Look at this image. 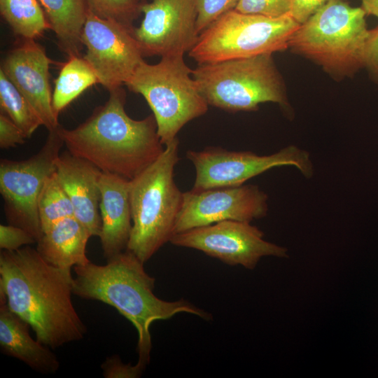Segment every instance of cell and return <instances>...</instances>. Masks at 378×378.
Returning <instances> with one entry per match:
<instances>
[{
    "label": "cell",
    "mask_w": 378,
    "mask_h": 378,
    "mask_svg": "<svg viewBox=\"0 0 378 378\" xmlns=\"http://www.w3.org/2000/svg\"><path fill=\"white\" fill-rule=\"evenodd\" d=\"M73 286L71 269L50 265L29 246L0 253V293L50 348L80 340L87 332L73 304Z\"/></svg>",
    "instance_id": "obj_1"
},
{
    "label": "cell",
    "mask_w": 378,
    "mask_h": 378,
    "mask_svg": "<svg viewBox=\"0 0 378 378\" xmlns=\"http://www.w3.org/2000/svg\"><path fill=\"white\" fill-rule=\"evenodd\" d=\"M106 265L89 262L74 266L73 294L112 306L130 321L138 333V363L146 367L150 362L151 324L186 312L202 319L211 314L185 299L165 301L153 293L155 279L145 270L144 263L125 250L106 260Z\"/></svg>",
    "instance_id": "obj_2"
},
{
    "label": "cell",
    "mask_w": 378,
    "mask_h": 378,
    "mask_svg": "<svg viewBox=\"0 0 378 378\" xmlns=\"http://www.w3.org/2000/svg\"><path fill=\"white\" fill-rule=\"evenodd\" d=\"M109 92L106 102L74 129L59 127L68 151L104 173L134 179L153 164L164 148L153 115L131 118L125 110L126 93L120 87Z\"/></svg>",
    "instance_id": "obj_3"
},
{
    "label": "cell",
    "mask_w": 378,
    "mask_h": 378,
    "mask_svg": "<svg viewBox=\"0 0 378 378\" xmlns=\"http://www.w3.org/2000/svg\"><path fill=\"white\" fill-rule=\"evenodd\" d=\"M178 146L176 138L153 164L130 181L132 227L127 250L144 263L170 241L182 207L183 192L174 178Z\"/></svg>",
    "instance_id": "obj_4"
},
{
    "label": "cell",
    "mask_w": 378,
    "mask_h": 378,
    "mask_svg": "<svg viewBox=\"0 0 378 378\" xmlns=\"http://www.w3.org/2000/svg\"><path fill=\"white\" fill-rule=\"evenodd\" d=\"M366 13L343 0H330L293 34L288 47L335 76L363 67L369 29Z\"/></svg>",
    "instance_id": "obj_5"
},
{
    "label": "cell",
    "mask_w": 378,
    "mask_h": 378,
    "mask_svg": "<svg viewBox=\"0 0 378 378\" xmlns=\"http://www.w3.org/2000/svg\"><path fill=\"white\" fill-rule=\"evenodd\" d=\"M192 76L209 106L227 112L257 111L265 102L288 106L272 54L198 64Z\"/></svg>",
    "instance_id": "obj_6"
},
{
    "label": "cell",
    "mask_w": 378,
    "mask_h": 378,
    "mask_svg": "<svg viewBox=\"0 0 378 378\" xmlns=\"http://www.w3.org/2000/svg\"><path fill=\"white\" fill-rule=\"evenodd\" d=\"M183 56L162 57L154 64L144 60L125 83L130 91L140 94L147 102L164 146L177 138L185 125L205 114L209 108Z\"/></svg>",
    "instance_id": "obj_7"
},
{
    "label": "cell",
    "mask_w": 378,
    "mask_h": 378,
    "mask_svg": "<svg viewBox=\"0 0 378 378\" xmlns=\"http://www.w3.org/2000/svg\"><path fill=\"white\" fill-rule=\"evenodd\" d=\"M300 25L290 15L274 18L234 9L201 32L188 54L197 64L272 54L288 48Z\"/></svg>",
    "instance_id": "obj_8"
},
{
    "label": "cell",
    "mask_w": 378,
    "mask_h": 378,
    "mask_svg": "<svg viewBox=\"0 0 378 378\" xmlns=\"http://www.w3.org/2000/svg\"><path fill=\"white\" fill-rule=\"evenodd\" d=\"M59 127L49 131L44 145L31 158L0 162V192L8 224L23 228L36 242L43 235L38 196L47 178L56 171L55 162L64 145Z\"/></svg>",
    "instance_id": "obj_9"
},
{
    "label": "cell",
    "mask_w": 378,
    "mask_h": 378,
    "mask_svg": "<svg viewBox=\"0 0 378 378\" xmlns=\"http://www.w3.org/2000/svg\"><path fill=\"white\" fill-rule=\"evenodd\" d=\"M186 158L195 168L192 188L195 190L241 186L272 168L281 166H294L307 178L314 175L309 153L294 145L267 155L209 146L198 151L188 150Z\"/></svg>",
    "instance_id": "obj_10"
},
{
    "label": "cell",
    "mask_w": 378,
    "mask_h": 378,
    "mask_svg": "<svg viewBox=\"0 0 378 378\" xmlns=\"http://www.w3.org/2000/svg\"><path fill=\"white\" fill-rule=\"evenodd\" d=\"M249 222L223 220L174 234L173 245L200 251L225 264L253 270L265 256L286 258L287 249L263 239Z\"/></svg>",
    "instance_id": "obj_11"
},
{
    "label": "cell",
    "mask_w": 378,
    "mask_h": 378,
    "mask_svg": "<svg viewBox=\"0 0 378 378\" xmlns=\"http://www.w3.org/2000/svg\"><path fill=\"white\" fill-rule=\"evenodd\" d=\"M80 40L86 48L83 58L93 69L99 83L108 91L125 85L144 61L133 31L89 10Z\"/></svg>",
    "instance_id": "obj_12"
},
{
    "label": "cell",
    "mask_w": 378,
    "mask_h": 378,
    "mask_svg": "<svg viewBox=\"0 0 378 378\" xmlns=\"http://www.w3.org/2000/svg\"><path fill=\"white\" fill-rule=\"evenodd\" d=\"M144 18L133 34L144 56L184 55L197 42V11L194 0L142 2Z\"/></svg>",
    "instance_id": "obj_13"
},
{
    "label": "cell",
    "mask_w": 378,
    "mask_h": 378,
    "mask_svg": "<svg viewBox=\"0 0 378 378\" xmlns=\"http://www.w3.org/2000/svg\"><path fill=\"white\" fill-rule=\"evenodd\" d=\"M268 196L256 185L191 189L183 201L174 234L223 220L251 222L268 211Z\"/></svg>",
    "instance_id": "obj_14"
},
{
    "label": "cell",
    "mask_w": 378,
    "mask_h": 378,
    "mask_svg": "<svg viewBox=\"0 0 378 378\" xmlns=\"http://www.w3.org/2000/svg\"><path fill=\"white\" fill-rule=\"evenodd\" d=\"M7 54L1 70L28 100L49 131L60 125L52 108L49 69L54 62L35 39H24Z\"/></svg>",
    "instance_id": "obj_15"
},
{
    "label": "cell",
    "mask_w": 378,
    "mask_h": 378,
    "mask_svg": "<svg viewBox=\"0 0 378 378\" xmlns=\"http://www.w3.org/2000/svg\"><path fill=\"white\" fill-rule=\"evenodd\" d=\"M55 164L57 178L72 203L74 217L88 229L91 236L99 237L102 230L99 179L102 172L68 150L59 154Z\"/></svg>",
    "instance_id": "obj_16"
},
{
    "label": "cell",
    "mask_w": 378,
    "mask_h": 378,
    "mask_svg": "<svg viewBox=\"0 0 378 378\" xmlns=\"http://www.w3.org/2000/svg\"><path fill=\"white\" fill-rule=\"evenodd\" d=\"M99 188L102 230L99 237L103 255L108 260L127 247L132 227L130 181L102 172Z\"/></svg>",
    "instance_id": "obj_17"
},
{
    "label": "cell",
    "mask_w": 378,
    "mask_h": 378,
    "mask_svg": "<svg viewBox=\"0 0 378 378\" xmlns=\"http://www.w3.org/2000/svg\"><path fill=\"white\" fill-rule=\"evenodd\" d=\"M29 325L8 307L6 298L0 293V348L2 354L17 358L31 369L52 374L59 368V362L50 347L34 340Z\"/></svg>",
    "instance_id": "obj_18"
},
{
    "label": "cell",
    "mask_w": 378,
    "mask_h": 378,
    "mask_svg": "<svg viewBox=\"0 0 378 378\" xmlns=\"http://www.w3.org/2000/svg\"><path fill=\"white\" fill-rule=\"evenodd\" d=\"M92 237L88 229L74 216L64 218L43 233L36 250L50 265L71 269L89 262L86 246Z\"/></svg>",
    "instance_id": "obj_19"
},
{
    "label": "cell",
    "mask_w": 378,
    "mask_h": 378,
    "mask_svg": "<svg viewBox=\"0 0 378 378\" xmlns=\"http://www.w3.org/2000/svg\"><path fill=\"white\" fill-rule=\"evenodd\" d=\"M59 48L68 57L80 55V40L88 8L86 0H38Z\"/></svg>",
    "instance_id": "obj_20"
},
{
    "label": "cell",
    "mask_w": 378,
    "mask_h": 378,
    "mask_svg": "<svg viewBox=\"0 0 378 378\" xmlns=\"http://www.w3.org/2000/svg\"><path fill=\"white\" fill-rule=\"evenodd\" d=\"M96 83H99L98 78L83 57H68L55 80L52 108L55 115L58 117L70 103Z\"/></svg>",
    "instance_id": "obj_21"
},
{
    "label": "cell",
    "mask_w": 378,
    "mask_h": 378,
    "mask_svg": "<svg viewBox=\"0 0 378 378\" xmlns=\"http://www.w3.org/2000/svg\"><path fill=\"white\" fill-rule=\"evenodd\" d=\"M0 12L13 32L24 39H36L50 29L38 0H0Z\"/></svg>",
    "instance_id": "obj_22"
},
{
    "label": "cell",
    "mask_w": 378,
    "mask_h": 378,
    "mask_svg": "<svg viewBox=\"0 0 378 378\" xmlns=\"http://www.w3.org/2000/svg\"><path fill=\"white\" fill-rule=\"evenodd\" d=\"M0 106L6 114L30 138L43 121L23 94L0 69Z\"/></svg>",
    "instance_id": "obj_23"
},
{
    "label": "cell",
    "mask_w": 378,
    "mask_h": 378,
    "mask_svg": "<svg viewBox=\"0 0 378 378\" xmlns=\"http://www.w3.org/2000/svg\"><path fill=\"white\" fill-rule=\"evenodd\" d=\"M38 213L43 233L58 221L74 216L72 203L56 173L46 181L38 199Z\"/></svg>",
    "instance_id": "obj_24"
},
{
    "label": "cell",
    "mask_w": 378,
    "mask_h": 378,
    "mask_svg": "<svg viewBox=\"0 0 378 378\" xmlns=\"http://www.w3.org/2000/svg\"><path fill=\"white\" fill-rule=\"evenodd\" d=\"M88 10L95 15L117 22L132 31L141 12V0H86Z\"/></svg>",
    "instance_id": "obj_25"
},
{
    "label": "cell",
    "mask_w": 378,
    "mask_h": 378,
    "mask_svg": "<svg viewBox=\"0 0 378 378\" xmlns=\"http://www.w3.org/2000/svg\"><path fill=\"white\" fill-rule=\"evenodd\" d=\"M292 0H239L235 10L269 18L290 15Z\"/></svg>",
    "instance_id": "obj_26"
},
{
    "label": "cell",
    "mask_w": 378,
    "mask_h": 378,
    "mask_svg": "<svg viewBox=\"0 0 378 378\" xmlns=\"http://www.w3.org/2000/svg\"><path fill=\"white\" fill-rule=\"evenodd\" d=\"M197 11V29L200 34L224 13L234 10L239 0H194Z\"/></svg>",
    "instance_id": "obj_27"
},
{
    "label": "cell",
    "mask_w": 378,
    "mask_h": 378,
    "mask_svg": "<svg viewBox=\"0 0 378 378\" xmlns=\"http://www.w3.org/2000/svg\"><path fill=\"white\" fill-rule=\"evenodd\" d=\"M36 242L35 238L22 227L8 225H0V248L1 250L15 251L22 246Z\"/></svg>",
    "instance_id": "obj_28"
},
{
    "label": "cell",
    "mask_w": 378,
    "mask_h": 378,
    "mask_svg": "<svg viewBox=\"0 0 378 378\" xmlns=\"http://www.w3.org/2000/svg\"><path fill=\"white\" fill-rule=\"evenodd\" d=\"M145 368L138 362L133 365L125 364L117 355L107 358L102 364L103 376L106 378H138Z\"/></svg>",
    "instance_id": "obj_29"
},
{
    "label": "cell",
    "mask_w": 378,
    "mask_h": 378,
    "mask_svg": "<svg viewBox=\"0 0 378 378\" xmlns=\"http://www.w3.org/2000/svg\"><path fill=\"white\" fill-rule=\"evenodd\" d=\"M24 132L6 114H0V147L6 149L24 143Z\"/></svg>",
    "instance_id": "obj_30"
},
{
    "label": "cell",
    "mask_w": 378,
    "mask_h": 378,
    "mask_svg": "<svg viewBox=\"0 0 378 378\" xmlns=\"http://www.w3.org/2000/svg\"><path fill=\"white\" fill-rule=\"evenodd\" d=\"M363 67L378 83V25L369 30L364 52Z\"/></svg>",
    "instance_id": "obj_31"
},
{
    "label": "cell",
    "mask_w": 378,
    "mask_h": 378,
    "mask_svg": "<svg viewBox=\"0 0 378 378\" xmlns=\"http://www.w3.org/2000/svg\"><path fill=\"white\" fill-rule=\"evenodd\" d=\"M330 0H292L290 15L302 24Z\"/></svg>",
    "instance_id": "obj_32"
},
{
    "label": "cell",
    "mask_w": 378,
    "mask_h": 378,
    "mask_svg": "<svg viewBox=\"0 0 378 378\" xmlns=\"http://www.w3.org/2000/svg\"><path fill=\"white\" fill-rule=\"evenodd\" d=\"M362 6L366 15H372L378 18V0H361Z\"/></svg>",
    "instance_id": "obj_33"
}]
</instances>
